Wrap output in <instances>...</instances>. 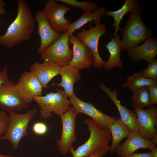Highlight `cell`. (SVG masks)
I'll use <instances>...</instances> for the list:
<instances>
[{
    "mask_svg": "<svg viewBox=\"0 0 157 157\" xmlns=\"http://www.w3.org/2000/svg\"><path fill=\"white\" fill-rule=\"evenodd\" d=\"M149 94L150 106L157 104V84L150 85L146 86Z\"/></svg>",
    "mask_w": 157,
    "mask_h": 157,
    "instance_id": "obj_31",
    "label": "cell"
},
{
    "mask_svg": "<svg viewBox=\"0 0 157 157\" xmlns=\"http://www.w3.org/2000/svg\"><path fill=\"white\" fill-rule=\"evenodd\" d=\"M138 132L144 138L152 140L157 137V107L151 106L145 109L135 108Z\"/></svg>",
    "mask_w": 157,
    "mask_h": 157,
    "instance_id": "obj_10",
    "label": "cell"
},
{
    "mask_svg": "<svg viewBox=\"0 0 157 157\" xmlns=\"http://www.w3.org/2000/svg\"><path fill=\"white\" fill-rule=\"evenodd\" d=\"M152 151L141 153H133L127 157H152Z\"/></svg>",
    "mask_w": 157,
    "mask_h": 157,
    "instance_id": "obj_34",
    "label": "cell"
},
{
    "mask_svg": "<svg viewBox=\"0 0 157 157\" xmlns=\"http://www.w3.org/2000/svg\"><path fill=\"white\" fill-rule=\"evenodd\" d=\"M34 19L38 23V32L40 39V44L37 52L40 54L61 36L60 33L55 31L48 23L43 11L37 12Z\"/></svg>",
    "mask_w": 157,
    "mask_h": 157,
    "instance_id": "obj_16",
    "label": "cell"
},
{
    "mask_svg": "<svg viewBox=\"0 0 157 157\" xmlns=\"http://www.w3.org/2000/svg\"><path fill=\"white\" fill-rule=\"evenodd\" d=\"M8 69L6 67H4L2 70L0 69V88L10 81L8 75Z\"/></svg>",
    "mask_w": 157,
    "mask_h": 157,
    "instance_id": "obj_32",
    "label": "cell"
},
{
    "mask_svg": "<svg viewBox=\"0 0 157 157\" xmlns=\"http://www.w3.org/2000/svg\"><path fill=\"white\" fill-rule=\"evenodd\" d=\"M68 5L80 8L84 12H93L99 8L96 2L91 1H79L76 0H58Z\"/></svg>",
    "mask_w": 157,
    "mask_h": 157,
    "instance_id": "obj_27",
    "label": "cell"
},
{
    "mask_svg": "<svg viewBox=\"0 0 157 157\" xmlns=\"http://www.w3.org/2000/svg\"><path fill=\"white\" fill-rule=\"evenodd\" d=\"M84 123L90 132V136L83 144L75 150L73 147L69 151L72 157H88L99 149L108 146L112 140L109 130L100 128L91 118L85 119Z\"/></svg>",
    "mask_w": 157,
    "mask_h": 157,
    "instance_id": "obj_3",
    "label": "cell"
},
{
    "mask_svg": "<svg viewBox=\"0 0 157 157\" xmlns=\"http://www.w3.org/2000/svg\"><path fill=\"white\" fill-rule=\"evenodd\" d=\"M57 92H50L44 96H36L33 98L40 107V117L45 119L52 117L51 112L60 117L71 108V104L64 91L56 89Z\"/></svg>",
    "mask_w": 157,
    "mask_h": 157,
    "instance_id": "obj_5",
    "label": "cell"
},
{
    "mask_svg": "<svg viewBox=\"0 0 157 157\" xmlns=\"http://www.w3.org/2000/svg\"><path fill=\"white\" fill-rule=\"evenodd\" d=\"M0 157H15L13 156L0 154Z\"/></svg>",
    "mask_w": 157,
    "mask_h": 157,
    "instance_id": "obj_37",
    "label": "cell"
},
{
    "mask_svg": "<svg viewBox=\"0 0 157 157\" xmlns=\"http://www.w3.org/2000/svg\"><path fill=\"white\" fill-rule=\"evenodd\" d=\"M107 11L105 7H101L93 12H84L76 21L69 24L66 31L69 37L76 30L79 29L87 23L93 21L96 24H99L102 16Z\"/></svg>",
    "mask_w": 157,
    "mask_h": 157,
    "instance_id": "obj_22",
    "label": "cell"
},
{
    "mask_svg": "<svg viewBox=\"0 0 157 157\" xmlns=\"http://www.w3.org/2000/svg\"><path fill=\"white\" fill-rule=\"evenodd\" d=\"M128 56L134 62L144 60L148 64L153 62L157 54V39L152 36L144 43L129 50Z\"/></svg>",
    "mask_w": 157,
    "mask_h": 157,
    "instance_id": "obj_19",
    "label": "cell"
},
{
    "mask_svg": "<svg viewBox=\"0 0 157 157\" xmlns=\"http://www.w3.org/2000/svg\"><path fill=\"white\" fill-rule=\"evenodd\" d=\"M151 151L153 154L152 157H157V147H156Z\"/></svg>",
    "mask_w": 157,
    "mask_h": 157,
    "instance_id": "obj_36",
    "label": "cell"
},
{
    "mask_svg": "<svg viewBox=\"0 0 157 157\" xmlns=\"http://www.w3.org/2000/svg\"><path fill=\"white\" fill-rule=\"evenodd\" d=\"M99 88L106 93L115 104L119 111L121 119L131 131H138V120L135 113L121 104L117 98V90H112L103 83L100 84Z\"/></svg>",
    "mask_w": 157,
    "mask_h": 157,
    "instance_id": "obj_17",
    "label": "cell"
},
{
    "mask_svg": "<svg viewBox=\"0 0 157 157\" xmlns=\"http://www.w3.org/2000/svg\"><path fill=\"white\" fill-rule=\"evenodd\" d=\"M42 63L35 62L30 67V70L37 78L43 88H49L48 84L59 74L61 66L58 63L49 60Z\"/></svg>",
    "mask_w": 157,
    "mask_h": 157,
    "instance_id": "obj_18",
    "label": "cell"
},
{
    "mask_svg": "<svg viewBox=\"0 0 157 157\" xmlns=\"http://www.w3.org/2000/svg\"><path fill=\"white\" fill-rule=\"evenodd\" d=\"M16 17L8 26L6 33L0 35V44L11 48L28 39L34 29L35 19L26 2L17 0Z\"/></svg>",
    "mask_w": 157,
    "mask_h": 157,
    "instance_id": "obj_1",
    "label": "cell"
},
{
    "mask_svg": "<svg viewBox=\"0 0 157 157\" xmlns=\"http://www.w3.org/2000/svg\"><path fill=\"white\" fill-rule=\"evenodd\" d=\"M69 40L66 32H63L57 40L40 54L42 60L53 61L61 67L69 65L73 55L72 50L69 47Z\"/></svg>",
    "mask_w": 157,
    "mask_h": 157,
    "instance_id": "obj_6",
    "label": "cell"
},
{
    "mask_svg": "<svg viewBox=\"0 0 157 157\" xmlns=\"http://www.w3.org/2000/svg\"><path fill=\"white\" fill-rule=\"evenodd\" d=\"M78 114L73 107L60 117L62 130L60 139L56 141V146L63 155L67 154L73 148V144L76 140L75 134L76 119Z\"/></svg>",
    "mask_w": 157,
    "mask_h": 157,
    "instance_id": "obj_8",
    "label": "cell"
},
{
    "mask_svg": "<svg viewBox=\"0 0 157 157\" xmlns=\"http://www.w3.org/2000/svg\"><path fill=\"white\" fill-rule=\"evenodd\" d=\"M109 146L102 148L88 157H103L109 151Z\"/></svg>",
    "mask_w": 157,
    "mask_h": 157,
    "instance_id": "obj_33",
    "label": "cell"
},
{
    "mask_svg": "<svg viewBox=\"0 0 157 157\" xmlns=\"http://www.w3.org/2000/svg\"><path fill=\"white\" fill-rule=\"evenodd\" d=\"M120 38L119 34H117L114 38L111 37L110 41L105 46L110 54L108 60L104 61L103 65L106 69L111 70L114 67L120 69L124 68L120 57L122 50Z\"/></svg>",
    "mask_w": 157,
    "mask_h": 157,
    "instance_id": "obj_21",
    "label": "cell"
},
{
    "mask_svg": "<svg viewBox=\"0 0 157 157\" xmlns=\"http://www.w3.org/2000/svg\"><path fill=\"white\" fill-rule=\"evenodd\" d=\"M13 81L0 88V109L3 110L19 111L27 109L28 104L22 99Z\"/></svg>",
    "mask_w": 157,
    "mask_h": 157,
    "instance_id": "obj_14",
    "label": "cell"
},
{
    "mask_svg": "<svg viewBox=\"0 0 157 157\" xmlns=\"http://www.w3.org/2000/svg\"><path fill=\"white\" fill-rule=\"evenodd\" d=\"M59 74L62 77L61 82L52 85L63 88L67 97L70 98L75 94L74 85L80 80L81 74L78 70L69 65L61 67Z\"/></svg>",
    "mask_w": 157,
    "mask_h": 157,
    "instance_id": "obj_20",
    "label": "cell"
},
{
    "mask_svg": "<svg viewBox=\"0 0 157 157\" xmlns=\"http://www.w3.org/2000/svg\"><path fill=\"white\" fill-rule=\"evenodd\" d=\"M138 3V0H126L122 6L118 10L107 11L105 13L104 15L112 16L114 19V22L112 26L115 28L113 37L117 35L119 30L122 31L119 24L123 17L128 12L131 13L139 5Z\"/></svg>",
    "mask_w": 157,
    "mask_h": 157,
    "instance_id": "obj_24",
    "label": "cell"
},
{
    "mask_svg": "<svg viewBox=\"0 0 157 157\" xmlns=\"http://www.w3.org/2000/svg\"><path fill=\"white\" fill-rule=\"evenodd\" d=\"M37 111L36 108L30 109L23 114L13 111H9L7 129L0 140L9 141L14 150L17 149L21 140L28 135V125Z\"/></svg>",
    "mask_w": 157,
    "mask_h": 157,
    "instance_id": "obj_4",
    "label": "cell"
},
{
    "mask_svg": "<svg viewBox=\"0 0 157 157\" xmlns=\"http://www.w3.org/2000/svg\"><path fill=\"white\" fill-rule=\"evenodd\" d=\"M89 26L90 29L88 30L82 28L81 31L77 33L76 36L91 51L94 58L92 65L99 69L103 67L104 61L99 53L98 42L100 37L106 34L107 27L105 25L100 24H96L94 27Z\"/></svg>",
    "mask_w": 157,
    "mask_h": 157,
    "instance_id": "obj_7",
    "label": "cell"
},
{
    "mask_svg": "<svg viewBox=\"0 0 157 157\" xmlns=\"http://www.w3.org/2000/svg\"><path fill=\"white\" fill-rule=\"evenodd\" d=\"M157 144V137L148 140L143 137L138 131H131L125 142L119 145L115 151L120 157H127L140 149H148L152 151Z\"/></svg>",
    "mask_w": 157,
    "mask_h": 157,
    "instance_id": "obj_12",
    "label": "cell"
},
{
    "mask_svg": "<svg viewBox=\"0 0 157 157\" xmlns=\"http://www.w3.org/2000/svg\"><path fill=\"white\" fill-rule=\"evenodd\" d=\"M131 100L135 108L143 109L150 106L148 90L144 86L132 92Z\"/></svg>",
    "mask_w": 157,
    "mask_h": 157,
    "instance_id": "obj_26",
    "label": "cell"
},
{
    "mask_svg": "<svg viewBox=\"0 0 157 157\" xmlns=\"http://www.w3.org/2000/svg\"><path fill=\"white\" fill-rule=\"evenodd\" d=\"M32 130L33 133L38 136H42L46 134L48 131L47 125L41 121L35 122L32 125Z\"/></svg>",
    "mask_w": 157,
    "mask_h": 157,
    "instance_id": "obj_29",
    "label": "cell"
},
{
    "mask_svg": "<svg viewBox=\"0 0 157 157\" xmlns=\"http://www.w3.org/2000/svg\"><path fill=\"white\" fill-rule=\"evenodd\" d=\"M5 6L4 2L0 0V15H3L6 13V11L4 9Z\"/></svg>",
    "mask_w": 157,
    "mask_h": 157,
    "instance_id": "obj_35",
    "label": "cell"
},
{
    "mask_svg": "<svg viewBox=\"0 0 157 157\" xmlns=\"http://www.w3.org/2000/svg\"><path fill=\"white\" fill-rule=\"evenodd\" d=\"M69 43L72 44L73 58L69 65L78 70L89 69L94 62L93 56L88 47L72 35Z\"/></svg>",
    "mask_w": 157,
    "mask_h": 157,
    "instance_id": "obj_15",
    "label": "cell"
},
{
    "mask_svg": "<svg viewBox=\"0 0 157 157\" xmlns=\"http://www.w3.org/2000/svg\"><path fill=\"white\" fill-rule=\"evenodd\" d=\"M71 9L70 7L50 0L46 3L43 11L51 28L56 32L60 33L67 31L70 22L65 15Z\"/></svg>",
    "mask_w": 157,
    "mask_h": 157,
    "instance_id": "obj_9",
    "label": "cell"
},
{
    "mask_svg": "<svg viewBox=\"0 0 157 157\" xmlns=\"http://www.w3.org/2000/svg\"><path fill=\"white\" fill-rule=\"evenodd\" d=\"M15 88L23 100L29 104L36 96H42V87L36 77L30 71L22 73Z\"/></svg>",
    "mask_w": 157,
    "mask_h": 157,
    "instance_id": "obj_13",
    "label": "cell"
},
{
    "mask_svg": "<svg viewBox=\"0 0 157 157\" xmlns=\"http://www.w3.org/2000/svg\"><path fill=\"white\" fill-rule=\"evenodd\" d=\"M8 115L4 110L0 111V140L5 133L7 127Z\"/></svg>",
    "mask_w": 157,
    "mask_h": 157,
    "instance_id": "obj_30",
    "label": "cell"
},
{
    "mask_svg": "<svg viewBox=\"0 0 157 157\" xmlns=\"http://www.w3.org/2000/svg\"><path fill=\"white\" fill-rule=\"evenodd\" d=\"M108 129L110 132L112 136V143L109 146L108 151L112 153L119 145L120 142L127 137L131 131L120 117H117L110 125Z\"/></svg>",
    "mask_w": 157,
    "mask_h": 157,
    "instance_id": "obj_23",
    "label": "cell"
},
{
    "mask_svg": "<svg viewBox=\"0 0 157 157\" xmlns=\"http://www.w3.org/2000/svg\"><path fill=\"white\" fill-rule=\"evenodd\" d=\"M144 8L139 5L131 13L125 27L122 29V50L128 51L152 36L150 29L143 22L141 14Z\"/></svg>",
    "mask_w": 157,
    "mask_h": 157,
    "instance_id": "obj_2",
    "label": "cell"
},
{
    "mask_svg": "<svg viewBox=\"0 0 157 157\" xmlns=\"http://www.w3.org/2000/svg\"><path fill=\"white\" fill-rule=\"evenodd\" d=\"M143 76L149 79L157 78V60L155 59L150 63L148 64L147 67L141 71Z\"/></svg>",
    "mask_w": 157,
    "mask_h": 157,
    "instance_id": "obj_28",
    "label": "cell"
},
{
    "mask_svg": "<svg viewBox=\"0 0 157 157\" xmlns=\"http://www.w3.org/2000/svg\"><path fill=\"white\" fill-rule=\"evenodd\" d=\"M127 82L123 83L122 86L131 90L132 92L144 86L157 84V79L145 78L141 71L134 73L126 78Z\"/></svg>",
    "mask_w": 157,
    "mask_h": 157,
    "instance_id": "obj_25",
    "label": "cell"
},
{
    "mask_svg": "<svg viewBox=\"0 0 157 157\" xmlns=\"http://www.w3.org/2000/svg\"><path fill=\"white\" fill-rule=\"evenodd\" d=\"M69 100L71 105L78 114L82 113L88 115L102 129L108 130L110 125L117 118L104 113L96 108L91 103L82 101L75 94L69 98Z\"/></svg>",
    "mask_w": 157,
    "mask_h": 157,
    "instance_id": "obj_11",
    "label": "cell"
}]
</instances>
